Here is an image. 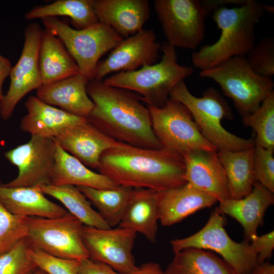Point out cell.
<instances>
[{
    "label": "cell",
    "instance_id": "obj_21",
    "mask_svg": "<svg viewBox=\"0 0 274 274\" xmlns=\"http://www.w3.org/2000/svg\"><path fill=\"white\" fill-rule=\"evenodd\" d=\"M217 202L214 197L187 183L179 187L159 191V220L163 226H171L201 209L212 207Z\"/></svg>",
    "mask_w": 274,
    "mask_h": 274
},
{
    "label": "cell",
    "instance_id": "obj_30",
    "mask_svg": "<svg viewBox=\"0 0 274 274\" xmlns=\"http://www.w3.org/2000/svg\"><path fill=\"white\" fill-rule=\"evenodd\" d=\"M39 187L44 194L60 201L68 212L84 225L103 229L111 228L98 212L92 209L90 201L76 186L47 185Z\"/></svg>",
    "mask_w": 274,
    "mask_h": 274
},
{
    "label": "cell",
    "instance_id": "obj_36",
    "mask_svg": "<svg viewBox=\"0 0 274 274\" xmlns=\"http://www.w3.org/2000/svg\"><path fill=\"white\" fill-rule=\"evenodd\" d=\"M27 256L48 274H78L79 260L53 256L31 246L27 251Z\"/></svg>",
    "mask_w": 274,
    "mask_h": 274
},
{
    "label": "cell",
    "instance_id": "obj_8",
    "mask_svg": "<svg viewBox=\"0 0 274 274\" xmlns=\"http://www.w3.org/2000/svg\"><path fill=\"white\" fill-rule=\"evenodd\" d=\"M154 135L162 147L182 155L193 150L218 149L202 135L189 110L170 98L161 107L147 106Z\"/></svg>",
    "mask_w": 274,
    "mask_h": 274
},
{
    "label": "cell",
    "instance_id": "obj_37",
    "mask_svg": "<svg viewBox=\"0 0 274 274\" xmlns=\"http://www.w3.org/2000/svg\"><path fill=\"white\" fill-rule=\"evenodd\" d=\"M273 152L260 146H255L253 169L255 181L274 193Z\"/></svg>",
    "mask_w": 274,
    "mask_h": 274
},
{
    "label": "cell",
    "instance_id": "obj_41",
    "mask_svg": "<svg viewBox=\"0 0 274 274\" xmlns=\"http://www.w3.org/2000/svg\"><path fill=\"white\" fill-rule=\"evenodd\" d=\"M160 265L156 262H149L142 264L134 271L128 274H162Z\"/></svg>",
    "mask_w": 274,
    "mask_h": 274
},
{
    "label": "cell",
    "instance_id": "obj_38",
    "mask_svg": "<svg viewBox=\"0 0 274 274\" xmlns=\"http://www.w3.org/2000/svg\"><path fill=\"white\" fill-rule=\"evenodd\" d=\"M250 246L257 256V263H261L269 259L272 255L274 249L273 230L261 236L252 235L250 239Z\"/></svg>",
    "mask_w": 274,
    "mask_h": 274
},
{
    "label": "cell",
    "instance_id": "obj_43",
    "mask_svg": "<svg viewBox=\"0 0 274 274\" xmlns=\"http://www.w3.org/2000/svg\"><path fill=\"white\" fill-rule=\"evenodd\" d=\"M31 274H48L46 272L40 268L37 267L36 270Z\"/></svg>",
    "mask_w": 274,
    "mask_h": 274
},
{
    "label": "cell",
    "instance_id": "obj_32",
    "mask_svg": "<svg viewBox=\"0 0 274 274\" xmlns=\"http://www.w3.org/2000/svg\"><path fill=\"white\" fill-rule=\"evenodd\" d=\"M243 123L252 127L256 135L255 146L274 152V91L253 113L243 117Z\"/></svg>",
    "mask_w": 274,
    "mask_h": 274
},
{
    "label": "cell",
    "instance_id": "obj_26",
    "mask_svg": "<svg viewBox=\"0 0 274 274\" xmlns=\"http://www.w3.org/2000/svg\"><path fill=\"white\" fill-rule=\"evenodd\" d=\"M51 185L82 186L100 189L118 186L107 176L89 169L63 149L57 142Z\"/></svg>",
    "mask_w": 274,
    "mask_h": 274
},
{
    "label": "cell",
    "instance_id": "obj_14",
    "mask_svg": "<svg viewBox=\"0 0 274 274\" xmlns=\"http://www.w3.org/2000/svg\"><path fill=\"white\" fill-rule=\"evenodd\" d=\"M82 236L91 260L106 263L120 274L138 268L132 254L134 231L120 227L103 229L84 225Z\"/></svg>",
    "mask_w": 274,
    "mask_h": 274
},
{
    "label": "cell",
    "instance_id": "obj_19",
    "mask_svg": "<svg viewBox=\"0 0 274 274\" xmlns=\"http://www.w3.org/2000/svg\"><path fill=\"white\" fill-rule=\"evenodd\" d=\"M89 81L79 73L42 85L37 90L36 96L44 102L57 106L70 114L87 118L94 106L87 92Z\"/></svg>",
    "mask_w": 274,
    "mask_h": 274
},
{
    "label": "cell",
    "instance_id": "obj_7",
    "mask_svg": "<svg viewBox=\"0 0 274 274\" xmlns=\"http://www.w3.org/2000/svg\"><path fill=\"white\" fill-rule=\"evenodd\" d=\"M199 76L213 80L223 93L233 101L243 117L257 110L273 90L271 78L258 75L245 57H233L212 68L201 71Z\"/></svg>",
    "mask_w": 274,
    "mask_h": 274
},
{
    "label": "cell",
    "instance_id": "obj_9",
    "mask_svg": "<svg viewBox=\"0 0 274 274\" xmlns=\"http://www.w3.org/2000/svg\"><path fill=\"white\" fill-rule=\"evenodd\" d=\"M26 219V237L32 247L61 258L79 261L90 258L82 236L84 224L70 213L56 218Z\"/></svg>",
    "mask_w": 274,
    "mask_h": 274
},
{
    "label": "cell",
    "instance_id": "obj_24",
    "mask_svg": "<svg viewBox=\"0 0 274 274\" xmlns=\"http://www.w3.org/2000/svg\"><path fill=\"white\" fill-rule=\"evenodd\" d=\"M0 203L11 213L25 217L56 218L69 213L47 199L39 186L9 188L0 185Z\"/></svg>",
    "mask_w": 274,
    "mask_h": 274
},
{
    "label": "cell",
    "instance_id": "obj_25",
    "mask_svg": "<svg viewBox=\"0 0 274 274\" xmlns=\"http://www.w3.org/2000/svg\"><path fill=\"white\" fill-rule=\"evenodd\" d=\"M38 64L42 85L80 73L77 63L61 40L45 28L42 32Z\"/></svg>",
    "mask_w": 274,
    "mask_h": 274
},
{
    "label": "cell",
    "instance_id": "obj_13",
    "mask_svg": "<svg viewBox=\"0 0 274 274\" xmlns=\"http://www.w3.org/2000/svg\"><path fill=\"white\" fill-rule=\"evenodd\" d=\"M42 30L37 23L29 24L25 29L21 55L12 67L8 91L0 101V116L4 120L11 117L16 105L25 95L42 85L38 64Z\"/></svg>",
    "mask_w": 274,
    "mask_h": 274
},
{
    "label": "cell",
    "instance_id": "obj_42",
    "mask_svg": "<svg viewBox=\"0 0 274 274\" xmlns=\"http://www.w3.org/2000/svg\"><path fill=\"white\" fill-rule=\"evenodd\" d=\"M250 274H274V265L268 261L257 263Z\"/></svg>",
    "mask_w": 274,
    "mask_h": 274
},
{
    "label": "cell",
    "instance_id": "obj_20",
    "mask_svg": "<svg viewBox=\"0 0 274 274\" xmlns=\"http://www.w3.org/2000/svg\"><path fill=\"white\" fill-rule=\"evenodd\" d=\"M217 207L221 215H227L243 226L246 240L257 234V228L263 224L267 208L274 203V194L255 181L250 194L241 199L228 198L219 202Z\"/></svg>",
    "mask_w": 274,
    "mask_h": 274
},
{
    "label": "cell",
    "instance_id": "obj_22",
    "mask_svg": "<svg viewBox=\"0 0 274 274\" xmlns=\"http://www.w3.org/2000/svg\"><path fill=\"white\" fill-rule=\"evenodd\" d=\"M27 114L22 119L20 129L31 135L55 138L64 129L87 120L49 105L36 96L25 103Z\"/></svg>",
    "mask_w": 274,
    "mask_h": 274
},
{
    "label": "cell",
    "instance_id": "obj_29",
    "mask_svg": "<svg viewBox=\"0 0 274 274\" xmlns=\"http://www.w3.org/2000/svg\"><path fill=\"white\" fill-rule=\"evenodd\" d=\"M24 16L27 20L66 16L77 30L99 23L94 9L93 0H57L50 4L35 6Z\"/></svg>",
    "mask_w": 274,
    "mask_h": 274
},
{
    "label": "cell",
    "instance_id": "obj_10",
    "mask_svg": "<svg viewBox=\"0 0 274 274\" xmlns=\"http://www.w3.org/2000/svg\"><path fill=\"white\" fill-rule=\"evenodd\" d=\"M224 223L222 215L215 208L199 231L189 236L170 241L174 253L190 248L214 251L239 274H250L257 264V256L251 249L249 241H233L226 232Z\"/></svg>",
    "mask_w": 274,
    "mask_h": 274
},
{
    "label": "cell",
    "instance_id": "obj_5",
    "mask_svg": "<svg viewBox=\"0 0 274 274\" xmlns=\"http://www.w3.org/2000/svg\"><path fill=\"white\" fill-rule=\"evenodd\" d=\"M169 98L181 102L189 110L203 137L218 150L241 151L255 146L254 139L238 137L222 126L223 118L232 119L234 115L216 89L209 87L202 97H197L182 80L171 90Z\"/></svg>",
    "mask_w": 274,
    "mask_h": 274
},
{
    "label": "cell",
    "instance_id": "obj_16",
    "mask_svg": "<svg viewBox=\"0 0 274 274\" xmlns=\"http://www.w3.org/2000/svg\"><path fill=\"white\" fill-rule=\"evenodd\" d=\"M184 178L195 189L221 202L230 198L228 180L217 150H193L185 152Z\"/></svg>",
    "mask_w": 274,
    "mask_h": 274
},
{
    "label": "cell",
    "instance_id": "obj_23",
    "mask_svg": "<svg viewBox=\"0 0 274 274\" xmlns=\"http://www.w3.org/2000/svg\"><path fill=\"white\" fill-rule=\"evenodd\" d=\"M158 191L133 188L118 227L144 235L156 243L158 230Z\"/></svg>",
    "mask_w": 274,
    "mask_h": 274
},
{
    "label": "cell",
    "instance_id": "obj_15",
    "mask_svg": "<svg viewBox=\"0 0 274 274\" xmlns=\"http://www.w3.org/2000/svg\"><path fill=\"white\" fill-rule=\"evenodd\" d=\"M156 38L153 30L144 29L125 38L106 59L98 62L93 79L102 80L111 73L134 71L157 63L161 44Z\"/></svg>",
    "mask_w": 274,
    "mask_h": 274
},
{
    "label": "cell",
    "instance_id": "obj_2",
    "mask_svg": "<svg viewBox=\"0 0 274 274\" xmlns=\"http://www.w3.org/2000/svg\"><path fill=\"white\" fill-rule=\"evenodd\" d=\"M87 92L94 106L89 122L116 141L142 148L160 149L154 135L148 108L127 90L89 81Z\"/></svg>",
    "mask_w": 274,
    "mask_h": 274
},
{
    "label": "cell",
    "instance_id": "obj_11",
    "mask_svg": "<svg viewBox=\"0 0 274 274\" xmlns=\"http://www.w3.org/2000/svg\"><path fill=\"white\" fill-rule=\"evenodd\" d=\"M154 6L167 43L175 48L198 47L211 14L204 0H155Z\"/></svg>",
    "mask_w": 274,
    "mask_h": 274
},
{
    "label": "cell",
    "instance_id": "obj_12",
    "mask_svg": "<svg viewBox=\"0 0 274 274\" xmlns=\"http://www.w3.org/2000/svg\"><path fill=\"white\" fill-rule=\"evenodd\" d=\"M56 146L54 138L31 135L27 143L5 152V157L18 168V174L1 185L9 188L51 185Z\"/></svg>",
    "mask_w": 274,
    "mask_h": 274
},
{
    "label": "cell",
    "instance_id": "obj_1",
    "mask_svg": "<svg viewBox=\"0 0 274 274\" xmlns=\"http://www.w3.org/2000/svg\"><path fill=\"white\" fill-rule=\"evenodd\" d=\"M97 170L117 185L132 188L163 191L187 183L183 156L164 148H142L122 143L102 153Z\"/></svg>",
    "mask_w": 274,
    "mask_h": 274
},
{
    "label": "cell",
    "instance_id": "obj_3",
    "mask_svg": "<svg viewBox=\"0 0 274 274\" xmlns=\"http://www.w3.org/2000/svg\"><path fill=\"white\" fill-rule=\"evenodd\" d=\"M265 11V5L253 0L216 9L212 19L221 31L220 36L215 43L193 52L194 66L203 71L233 57H245L256 44L255 28Z\"/></svg>",
    "mask_w": 274,
    "mask_h": 274
},
{
    "label": "cell",
    "instance_id": "obj_35",
    "mask_svg": "<svg viewBox=\"0 0 274 274\" xmlns=\"http://www.w3.org/2000/svg\"><path fill=\"white\" fill-rule=\"evenodd\" d=\"M253 72L259 76L271 78L274 74V39H261L245 56Z\"/></svg>",
    "mask_w": 274,
    "mask_h": 274
},
{
    "label": "cell",
    "instance_id": "obj_28",
    "mask_svg": "<svg viewBox=\"0 0 274 274\" xmlns=\"http://www.w3.org/2000/svg\"><path fill=\"white\" fill-rule=\"evenodd\" d=\"M174 254L162 274H239L210 251L190 248Z\"/></svg>",
    "mask_w": 274,
    "mask_h": 274
},
{
    "label": "cell",
    "instance_id": "obj_6",
    "mask_svg": "<svg viewBox=\"0 0 274 274\" xmlns=\"http://www.w3.org/2000/svg\"><path fill=\"white\" fill-rule=\"evenodd\" d=\"M41 20L45 29L61 40L77 63L80 73L89 81L93 80L99 59L125 39L99 22L77 30L58 17Z\"/></svg>",
    "mask_w": 274,
    "mask_h": 274
},
{
    "label": "cell",
    "instance_id": "obj_44",
    "mask_svg": "<svg viewBox=\"0 0 274 274\" xmlns=\"http://www.w3.org/2000/svg\"><path fill=\"white\" fill-rule=\"evenodd\" d=\"M2 254V253L1 252V250H0V254Z\"/></svg>",
    "mask_w": 274,
    "mask_h": 274
},
{
    "label": "cell",
    "instance_id": "obj_31",
    "mask_svg": "<svg viewBox=\"0 0 274 274\" xmlns=\"http://www.w3.org/2000/svg\"><path fill=\"white\" fill-rule=\"evenodd\" d=\"M76 187L97 209L111 228L119 225L133 188L120 185L108 189Z\"/></svg>",
    "mask_w": 274,
    "mask_h": 274
},
{
    "label": "cell",
    "instance_id": "obj_27",
    "mask_svg": "<svg viewBox=\"0 0 274 274\" xmlns=\"http://www.w3.org/2000/svg\"><path fill=\"white\" fill-rule=\"evenodd\" d=\"M254 148L241 151L217 150L228 180L230 198L238 199L251 193L255 182L253 169Z\"/></svg>",
    "mask_w": 274,
    "mask_h": 274
},
{
    "label": "cell",
    "instance_id": "obj_39",
    "mask_svg": "<svg viewBox=\"0 0 274 274\" xmlns=\"http://www.w3.org/2000/svg\"><path fill=\"white\" fill-rule=\"evenodd\" d=\"M78 274H120L106 263L90 258L80 261Z\"/></svg>",
    "mask_w": 274,
    "mask_h": 274
},
{
    "label": "cell",
    "instance_id": "obj_34",
    "mask_svg": "<svg viewBox=\"0 0 274 274\" xmlns=\"http://www.w3.org/2000/svg\"><path fill=\"white\" fill-rule=\"evenodd\" d=\"M26 217L15 215L7 211L0 203V250H9L28 233Z\"/></svg>",
    "mask_w": 274,
    "mask_h": 274
},
{
    "label": "cell",
    "instance_id": "obj_17",
    "mask_svg": "<svg viewBox=\"0 0 274 274\" xmlns=\"http://www.w3.org/2000/svg\"><path fill=\"white\" fill-rule=\"evenodd\" d=\"M54 138L86 166L96 169L104 152L123 143L108 136L88 120L65 128Z\"/></svg>",
    "mask_w": 274,
    "mask_h": 274
},
{
    "label": "cell",
    "instance_id": "obj_33",
    "mask_svg": "<svg viewBox=\"0 0 274 274\" xmlns=\"http://www.w3.org/2000/svg\"><path fill=\"white\" fill-rule=\"evenodd\" d=\"M31 244L24 237L0 254V274H31L38 266L27 256Z\"/></svg>",
    "mask_w": 274,
    "mask_h": 274
},
{
    "label": "cell",
    "instance_id": "obj_18",
    "mask_svg": "<svg viewBox=\"0 0 274 274\" xmlns=\"http://www.w3.org/2000/svg\"><path fill=\"white\" fill-rule=\"evenodd\" d=\"M98 22L124 38L143 29L150 17L148 0H93Z\"/></svg>",
    "mask_w": 274,
    "mask_h": 274
},
{
    "label": "cell",
    "instance_id": "obj_40",
    "mask_svg": "<svg viewBox=\"0 0 274 274\" xmlns=\"http://www.w3.org/2000/svg\"><path fill=\"white\" fill-rule=\"evenodd\" d=\"M10 60L0 54V101L4 97L3 85L5 79L10 75L12 69Z\"/></svg>",
    "mask_w": 274,
    "mask_h": 274
},
{
    "label": "cell",
    "instance_id": "obj_4",
    "mask_svg": "<svg viewBox=\"0 0 274 274\" xmlns=\"http://www.w3.org/2000/svg\"><path fill=\"white\" fill-rule=\"evenodd\" d=\"M163 52L161 60L152 65H145L134 71L118 73L104 82L111 86L139 93L147 106L161 108L169 98L173 88L179 82L191 76V66L177 62L175 48L167 42L161 44Z\"/></svg>",
    "mask_w": 274,
    "mask_h": 274
}]
</instances>
